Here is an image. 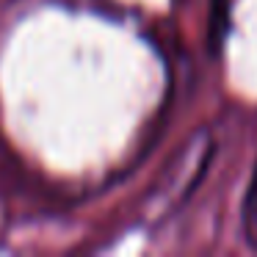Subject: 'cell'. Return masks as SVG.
Returning a JSON list of instances; mask_svg holds the SVG:
<instances>
[{"instance_id": "1", "label": "cell", "mask_w": 257, "mask_h": 257, "mask_svg": "<svg viewBox=\"0 0 257 257\" xmlns=\"http://www.w3.org/2000/svg\"><path fill=\"white\" fill-rule=\"evenodd\" d=\"M232 0H210L207 6V36L205 45L210 50V56H218L224 47V39L229 34V25H232Z\"/></svg>"}, {"instance_id": "2", "label": "cell", "mask_w": 257, "mask_h": 257, "mask_svg": "<svg viewBox=\"0 0 257 257\" xmlns=\"http://www.w3.org/2000/svg\"><path fill=\"white\" fill-rule=\"evenodd\" d=\"M240 224H243V235L249 240V246L257 249V161H254L249 188H246V196H243V207H240Z\"/></svg>"}]
</instances>
